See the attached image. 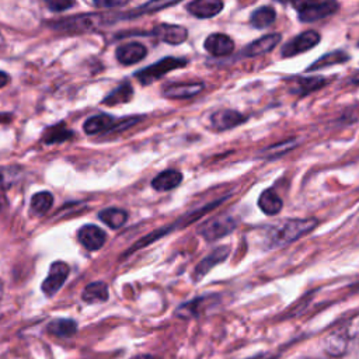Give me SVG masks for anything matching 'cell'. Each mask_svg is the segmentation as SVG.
<instances>
[{
  "instance_id": "cell-36",
  "label": "cell",
  "mask_w": 359,
  "mask_h": 359,
  "mask_svg": "<svg viewBox=\"0 0 359 359\" xmlns=\"http://www.w3.org/2000/svg\"><path fill=\"white\" fill-rule=\"evenodd\" d=\"M352 83L359 84V72H356V73L352 76Z\"/></svg>"
},
{
  "instance_id": "cell-17",
  "label": "cell",
  "mask_w": 359,
  "mask_h": 359,
  "mask_svg": "<svg viewBox=\"0 0 359 359\" xmlns=\"http://www.w3.org/2000/svg\"><path fill=\"white\" fill-rule=\"evenodd\" d=\"M229 255V247H219L216 250H213L209 255H206L195 268L194 272V279L199 280L202 279L212 268H215L219 262L224 261Z\"/></svg>"
},
{
  "instance_id": "cell-6",
  "label": "cell",
  "mask_w": 359,
  "mask_h": 359,
  "mask_svg": "<svg viewBox=\"0 0 359 359\" xmlns=\"http://www.w3.org/2000/svg\"><path fill=\"white\" fill-rule=\"evenodd\" d=\"M234 226L236 222L231 217H215L199 227V234L208 241H215L231 233Z\"/></svg>"
},
{
  "instance_id": "cell-22",
  "label": "cell",
  "mask_w": 359,
  "mask_h": 359,
  "mask_svg": "<svg viewBox=\"0 0 359 359\" xmlns=\"http://www.w3.org/2000/svg\"><path fill=\"white\" fill-rule=\"evenodd\" d=\"M348 60H349V55L346 52H344V50H332V52H328V53L323 55L316 62H313L307 67V72H314V70H318V69H325V67H330V66H334V65H339V63H344V62H348Z\"/></svg>"
},
{
  "instance_id": "cell-25",
  "label": "cell",
  "mask_w": 359,
  "mask_h": 359,
  "mask_svg": "<svg viewBox=\"0 0 359 359\" xmlns=\"http://www.w3.org/2000/svg\"><path fill=\"white\" fill-rule=\"evenodd\" d=\"M81 296L86 303H101L108 299V287L104 282H93L84 287Z\"/></svg>"
},
{
  "instance_id": "cell-7",
  "label": "cell",
  "mask_w": 359,
  "mask_h": 359,
  "mask_svg": "<svg viewBox=\"0 0 359 359\" xmlns=\"http://www.w3.org/2000/svg\"><path fill=\"white\" fill-rule=\"evenodd\" d=\"M69 275V265L63 261H56L50 265L46 279L42 282V292L50 297L53 296L65 283Z\"/></svg>"
},
{
  "instance_id": "cell-11",
  "label": "cell",
  "mask_w": 359,
  "mask_h": 359,
  "mask_svg": "<svg viewBox=\"0 0 359 359\" xmlns=\"http://www.w3.org/2000/svg\"><path fill=\"white\" fill-rule=\"evenodd\" d=\"M247 119L241 112L234 109H219L210 115V126L215 130H227L238 126Z\"/></svg>"
},
{
  "instance_id": "cell-31",
  "label": "cell",
  "mask_w": 359,
  "mask_h": 359,
  "mask_svg": "<svg viewBox=\"0 0 359 359\" xmlns=\"http://www.w3.org/2000/svg\"><path fill=\"white\" fill-rule=\"evenodd\" d=\"M297 144V140L296 139H287V140H283L280 143H276V144H272L269 147H266L265 150H262V154L265 157H269V158H273V157H279L285 153H287L289 150L294 149Z\"/></svg>"
},
{
  "instance_id": "cell-4",
  "label": "cell",
  "mask_w": 359,
  "mask_h": 359,
  "mask_svg": "<svg viewBox=\"0 0 359 359\" xmlns=\"http://www.w3.org/2000/svg\"><path fill=\"white\" fill-rule=\"evenodd\" d=\"M320 39H321V36L317 31H314V29L304 31L300 35L290 39L289 42H286V45L282 46L280 53L283 57H292V56L304 53L309 49H313L320 42Z\"/></svg>"
},
{
  "instance_id": "cell-30",
  "label": "cell",
  "mask_w": 359,
  "mask_h": 359,
  "mask_svg": "<svg viewBox=\"0 0 359 359\" xmlns=\"http://www.w3.org/2000/svg\"><path fill=\"white\" fill-rule=\"evenodd\" d=\"M72 130H69L67 128H65L63 123L55 125L52 128H49L45 133H43V142L50 144V143H59V142H65L69 137H72Z\"/></svg>"
},
{
  "instance_id": "cell-27",
  "label": "cell",
  "mask_w": 359,
  "mask_h": 359,
  "mask_svg": "<svg viewBox=\"0 0 359 359\" xmlns=\"http://www.w3.org/2000/svg\"><path fill=\"white\" fill-rule=\"evenodd\" d=\"M52 203H53L52 194L48 192V191H41V192H36V194L32 195V198H31V210H32L34 215L42 216L49 210Z\"/></svg>"
},
{
  "instance_id": "cell-10",
  "label": "cell",
  "mask_w": 359,
  "mask_h": 359,
  "mask_svg": "<svg viewBox=\"0 0 359 359\" xmlns=\"http://www.w3.org/2000/svg\"><path fill=\"white\" fill-rule=\"evenodd\" d=\"M203 83H171L163 88V95L170 100H187L198 95L203 90Z\"/></svg>"
},
{
  "instance_id": "cell-13",
  "label": "cell",
  "mask_w": 359,
  "mask_h": 359,
  "mask_svg": "<svg viewBox=\"0 0 359 359\" xmlns=\"http://www.w3.org/2000/svg\"><path fill=\"white\" fill-rule=\"evenodd\" d=\"M223 0H192L187 4V10L196 18H212L223 10Z\"/></svg>"
},
{
  "instance_id": "cell-34",
  "label": "cell",
  "mask_w": 359,
  "mask_h": 359,
  "mask_svg": "<svg viewBox=\"0 0 359 359\" xmlns=\"http://www.w3.org/2000/svg\"><path fill=\"white\" fill-rule=\"evenodd\" d=\"M279 1H282V3H289V4H292L297 11H300L302 8H304L306 6H309V4H311V3H314V1H317V0H279Z\"/></svg>"
},
{
  "instance_id": "cell-19",
  "label": "cell",
  "mask_w": 359,
  "mask_h": 359,
  "mask_svg": "<svg viewBox=\"0 0 359 359\" xmlns=\"http://www.w3.org/2000/svg\"><path fill=\"white\" fill-rule=\"evenodd\" d=\"M182 181V174L177 170H164L160 174H157L153 181L151 187L156 191H170L180 185Z\"/></svg>"
},
{
  "instance_id": "cell-24",
  "label": "cell",
  "mask_w": 359,
  "mask_h": 359,
  "mask_svg": "<svg viewBox=\"0 0 359 359\" xmlns=\"http://www.w3.org/2000/svg\"><path fill=\"white\" fill-rule=\"evenodd\" d=\"M275 18H276V11L271 6H262V7H258L255 11H252L250 21L254 28L262 29L272 25Z\"/></svg>"
},
{
  "instance_id": "cell-9",
  "label": "cell",
  "mask_w": 359,
  "mask_h": 359,
  "mask_svg": "<svg viewBox=\"0 0 359 359\" xmlns=\"http://www.w3.org/2000/svg\"><path fill=\"white\" fill-rule=\"evenodd\" d=\"M282 41V35L279 32H272L268 35H264L252 42H250L241 52V56L252 57V56H259L271 52L279 42Z\"/></svg>"
},
{
  "instance_id": "cell-26",
  "label": "cell",
  "mask_w": 359,
  "mask_h": 359,
  "mask_svg": "<svg viewBox=\"0 0 359 359\" xmlns=\"http://www.w3.org/2000/svg\"><path fill=\"white\" fill-rule=\"evenodd\" d=\"M133 97V88L129 83H123L119 87H116L114 91H111L102 101V104L114 107L118 104H123L130 101V98Z\"/></svg>"
},
{
  "instance_id": "cell-15",
  "label": "cell",
  "mask_w": 359,
  "mask_h": 359,
  "mask_svg": "<svg viewBox=\"0 0 359 359\" xmlns=\"http://www.w3.org/2000/svg\"><path fill=\"white\" fill-rule=\"evenodd\" d=\"M203 48L213 56H227L233 52L234 42L226 34L215 32L205 39Z\"/></svg>"
},
{
  "instance_id": "cell-12",
  "label": "cell",
  "mask_w": 359,
  "mask_h": 359,
  "mask_svg": "<svg viewBox=\"0 0 359 359\" xmlns=\"http://www.w3.org/2000/svg\"><path fill=\"white\" fill-rule=\"evenodd\" d=\"M77 237L79 241L90 251L100 250L107 240L105 231L95 224H84L83 227H80V230L77 231Z\"/></svg>"
},
{
  "instance_id": "cell-14",
  "label": "cell",
  "mask_w": 359,
  "mask_h": 359,
  "mask_svg": "<svg viewBox=\"0 0 359 359\" xmlns=\"http://www.w3.org/2000/svg\"><path fill=\"white\" fill-rule=\"evenodd\" d=\"M146 53H147V49L140 42L123 43V45H119L115 50L118 62L125 66L135 65V63L140 62L146 56Z\"/></svg>"
},
{
  "instance_id": "cell-20",
  "label": "cell",
  "mask_w": 359,
  "mask_h": 359,
  "mask_svg": "<svg viewBox=\"0 0 359 359\" xmlns=\"http://www.w3.org/2000/svg\"><path fill=\"white\" fill-rule=\"evenodd\" d=\"M327 84L325 77L323 76H313V77H297L292 87V93L297 95H306L316 90L323 88Z\"/></svg>"
},
{
  "instance_id": "cell-39",
  "label": "cell",
  "mask_w": 359,
  "mask_h": 359,
  "mask_svg": "<svg viewBox=\"0 0 359 359\" xmlns=\"http://www.w3.org/2000/svg\"><path fill=\"white\" fill-rule=\"evenodd\" d=\"M1 293H3V287H1V282H0V297H1Z\"/></svg>"
},
{
  "instance_id": "cell-37",
  "label": "cell",
  "mask_w": 359,
  "mask_h": 359,
  "mask_svg": "<svg viewBox=\"0 0 359 359\" xmlns=\"http://www.w3.org/2000/svg\"><path fill=\"white\" fill-rule=\"evenodd\" d=\"M132 359H154V358H151L150 355H137V356H135Z\"/></svg>"
},
{
  "instance_id": "cell-35",
  "label": "cell",
  "mask_w": 359,
  "mask_h": 359,
  "mask_svg": "<svg viewBox=\"0 0 359 359\" xmlns=\"http://www.w3.org/2000/svg\"><path fill=\"white\" fill-rule=\"evenodd\" d=\"M8 81H10V76L7 73H4V72H0V88L7 86Z\"/></svg>"
},
{
  "instance_id": "cell-28",
  "label": "cell",
  "mask_w": 359,
  "mask_h": 359,
  "mask_svg": "<svg viewBox=\"0 0 359 359\" xmlns=\"http://www.w3.org/2000/svg\"><path fill=\"white\" fill-rule=\"evenodd\" d=\"M100 219L107 226H109L112 229H118L125 224V222L128 219V213L118 208H108V209H104L100 212Z\"/></svg>"
},
{
  "instance_id": "cell-33",
  "label": "cell",
  "mask_w": 359,
  "mask_h": 359,
  "mask_svg": "<svg viewBox=\"0 0 359 359\" xmlns=\"http://www.w3.org/2000/svg\"><path fill=\"white\" fill-rule=\"evenodd\" d=\"M129 0H94V6L100 7V8H115V7H121L125 6Z\"/></svg>"
},
{
  "instance_id": "cell-18",
  "label": "cell",
  "mask_w": 359,
  "mask_h": 359,
  "mask_svg": "<svg viewBox=\"0 0 359 359\" xmlns=\"http://www.w3.org/2000/svg\"><path fill=\"white\" fill-rule=\"evenodd\" d=\"M349 334L346 331H337L327 337L324 342V349L331 356H342L346 352Z\"/></svg>"
},
{
  "instance_id": "cell-16",
  "label": "cell",
  "mask_w": 359,
  "mask_h": 359,
  "mask_svg": "<svg viewBox=\"0 0 359 359\" xmlns=\"http://www.w3.org/2000/svg\"><path fill=\"white\" fill-rule=\"evenodd\" d=\"M118 125H119V121H116L111 115L101 114V115H94V116L88 118L84 122L83 129L87 135H97V133H102V132L118 130Z\"/></svg>"
},
{
  "instance_id": "cell-23",
  "label": "cell",
  "mask_w": 359,
  "mask_h": 359,
  "mask_svg": "<svg viewBox=\"0 0 359 359\" xmlns=\"http://www.w3.org/2000/svg\"><path fill=\"white\" fill-rule=\"evenodd\" d=\"M182 0H149L147 3L139 6L137 8L129 11L125 17L126 18H132V17H139V15H144V14H151V13H157L163 8H168L174 4H178Z\"/></svg>"
},
{
  "instance_id": "cell-2",
  "label": "cell",
  "mask_w": 359,
  "mask_h": 359,
  "mask_svg": "<svg viewBox=\"0 0 359 359\" xmlns=\"http://www.w3.org/2000/svg\"><path fill=\"white\" fill-rule=\"evenodd\" d=\"M104 22V15L101 14H83V15H73L59 21H53L50 25L53 29L65 34H84L95 31Z\"/></svg>"
},
{
  "instance_id": "cell-32",
  "label": "cell",
  "mask_w": 359,
  "mask_h": 359,
  "mask_svg": "<svg viewBox=\"0 0 359 359\" xmlns=\"http://www.w3.org/2000/svg\"><path fill=\"white\" fill-rule=\"evenodd\" d=\"M46 7L52 11H63L74 6V0H43Z\"/></svg>"
},
{
  "instance_id": "cell-40",
  "label": "cell",
  "mask_w": 359,
  "mask_h": 359,
  "mask_svg": "<svg viewBox=\"0 0 359 359\" xmlns=\"http://www.w3.org/2000/svg\"><path fill=\"white\" fill-rule=\"evenodd\" d=\"M3 42V35H1V32H0V43Z\"/></svg>"
},
{
  "instance_id": "cell-5",
  "label": "cell",
  "mask_w": 359,
  "mask_h": 359,
  "mask_svg": "<svg viewBox=\"0 0 359 359\" xmlns=\"http://www.w3.org/2000/svg\"><path fill=\"white\" fill-rule=\"evenodd\" d=\"M338 8L337 0H317L299 11V20L302 22H314L334 14Z\"/></svg>"
},
{
  "instance_id": "cell-1",
  "label": "cell",
  "mask_w": 359,
  "mask_h": 359,
  "mask_svg": "<svg viewBox=\"0 0 359 359\" xmlns=\"http://www.w3.org/2000/svg\"><path fill=\"white\" fill-rule=\"evenodd\" d=\"M318 224V220L314 217L310 219H290L285 222L280 227L276 229L273 234V245H285L289 243L296 241L297 238L306 236L310 233L316 226Z\"/></svg>"
},
{
  "instance_id": "cell-21",
  "label": "cell",
  "mask_w": 359,
  "mask_h": 359,
  "mask_svg": "<svg viewBox=\"0 0 359 359\" xmlns=\"http://www.w3.org/2000/svg\"><path fill=\"white\" fill-rule=\"evenodd\" d=\"M282 199L279 198V195L273 191V189H265L261 192L259 198H258V206L259 209L269 216L278 215L282 209Z\"/></svg>"
},
{
  "instance_id": "cell-8",
  "label": "cell",
  "mask_w": 359,
  "mask_h": 359,
  "mask_svg": "<svg viewBox=\"0 0 359 359\" xmlns=\"http://www.w3.org/2000/svg\"><path fill=\"white\" fill-rule=\"evenodd\" d=\"M150 35L156 36L161 42H165L170 45H180V43L185 42V39L188 38V31L182 25L163 22V24L156 25L151 29Z\"/></svg>"
},
{
  "instance_id": "cell-29",
  "label": "cell",
  "mask_w": 359,
  "mask_h": 359,
  "mask_svg": "<svg viewBox=\"0 0 359 359\" xmlns=\"http://www.w3.org/2000/svg\"><path fill=\"white\" fill-rule=\"evenodd\" d=\"M77 330V324L73 320L59 318L48 324V331L57 337H72Z\"/></svg>"
},
{
  "instance_id": "cell-3",
  "label": "cell",
  "mask_w": 359,
  "mask_h": 359,
  "mask_svg": "<svg viewBox=\"0 0 359 359\" xmlns=\"http://www.w3.org/2000/svg\"><path fill=\"white\" fill-rule=\"evenodd\" d=\"M188 63L187 59L184 57H174V56H167L164 59H160L158 62L144 67L143 70L137 72L135 76L136 79L143 84H151L153 81L158 80L160 77H163L164 74L175 70V69H181Z\"/></svg>"
},
{
  "instance_id": "cell-38",
  "label": "cell",
  "mask_w": 359,
  "mask_h": 359,
  "mask_svg": "<svg viewBox=\"0 0 359 359\" xmlns=\"http://www.w3.org/2000/svg\"><path fill=\"white\" fill-rule=\"evenodd\" d=\"M10 118L8 114H0V121H10Z\"/></svg>"
}]
</instances>
